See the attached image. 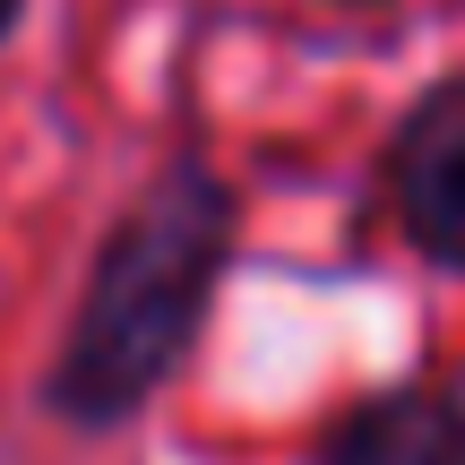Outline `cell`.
Masks as SVG:
<instances>
[{
  "label": "cell",
  "instance_id": "cell-1",
  "mask_svg": "<svg viewBox=\"0 0 465 465\" xmlns=\"http://www.w3.org/2000/svg\"><path fill=\"white\" fill-rule=\"evenodd\" d=\"M232 250V190L216 173H164L104 242L86 311L69 328V353L52 371V405L78 422H121L155 397L182 345L199 336V311L216 293Z\"/></svg>",
  "mask_w": 465,
  "mask_h": 465
},
{
  "label": "cell",
  "instance_id": "cell-2",
  "mask_svg": "<svg viewBox=\"0 0 465 465\" xmlns=\"http://www.w3.org/2000/svg\"><path fill=\"white\" fill-rule=\"evenodd\" d=\"M397 207L440 267H465V78L431 86L397 130Z\"/></svg>",
  "mask_w": 465,
  "mask_h": 465
},
{
  "label": "cell",
  "instance_id": "cell-3",
  "mask_svg": "<svg viewBox=\"0 0 465 465\" xmlns=\"http://www.w3.org/2000/svg\"><path fill=\"white\" fill-rule=\"evenodd\" d=\"M328 465H465V405L449 388H397L371 397L336 431Z\"/></svg>",
  "mask_w": 465,
  "mask_h": 465
},
{
  "label": "cell",
  "instance_id": "cell-4",
  "mask_svg": "<svg viewBox=\"0 0 465 465\" xmlns=\"http://www.w3.org/2000/svg\"><path fill=\"white\" fill-rule=\"evenodd\" d=\"M9 17H17V0H0V35H9Z\"/></svg>",
  "mask_w": 465,
  "mask_h": 465
}]
</instances>
